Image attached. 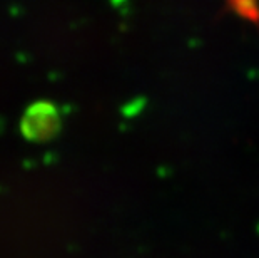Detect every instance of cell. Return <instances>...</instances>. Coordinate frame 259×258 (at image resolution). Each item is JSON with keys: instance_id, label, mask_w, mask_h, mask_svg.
<instances>
[]
</instances>
